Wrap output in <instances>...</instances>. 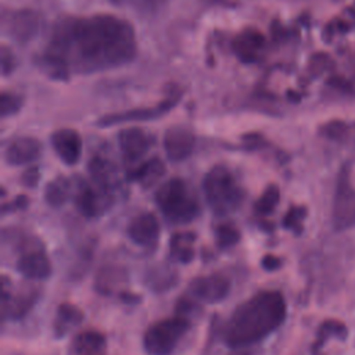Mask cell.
I'll list each match as a JSON object with an SVG mask.
<instances>
[{
	"label": "cell",
	"instance_id": "6da1fadb",
	"mask_svg": "<svg viewBox=\"0 0 355 355\" xmlns=\"http://www.w3.org/2000/svg\"><path fill=\"white\" fill-rule=\"evenodd\" d=\"M136 51L135 29L126 19L111 14L64 17L53 26L37 65L53 79H68L122 67Z\"/></svg>",
	"mask_w": 355,
	"mask_h": 355
},
{
	"label": "cell",
	"instance_id": "7a4b0ae2",
	"mask_svg": "<svg viewBox=\"0 0 355 355\" xmlns=\"http://www.w3.org/2000/svg\"><path fill=\"white\" fill-rule=\"evenodd\" d=\"M286 313V301L279 291H259L233 311L223 329V341L234 349L258 343L284 322Z\"/></svg>",
	"mask_w": 355,
	"mask_h": 355
},
{
	"label": "cell",
	"instance_id": "3957f363",
	"mask_svg": "<svg viewBox=\"0 0 355 355\" xmlns=\"http://www.w3.org/2000/svg\"><path fill=\"white\" fill-rule=\"evenodd\" d=\"M202 189L209 208L216 215H227L236 211L244 198L243 189L225 165H215L209 169L204 178Z\"/></svg>",
	"mask_w": 355,
	"mask_h": 355
},
{
	"label": "cell",
	"instance_id": "277c9868",
	"mask_svg": "<svg viewBox=\"0 0 355 355\" xmlns=\"http://www.w3.org/2000/svg\"><path fill=\"white\" fill-rule=\"evenodd\" d=\"M155 201L164 216L178 225L189 223L198 215V202L189 190L184 180L173 178L162 183L157 193Z\"/></svg>",
	"mask_w": 355,
	"mask_h": 355
},
{
	"label": "cell",
	"instance_id": "5b68a950",
	"mask_svg": "<svg viewBox=\"0 0 355 355\" xmlns=\"http://www.w3.org/2000/svg\"><path fill=\"white\" fill-rule=\"evenodd\" d=\"M190 322L183 315L161 319L151 324L143 337L144 349L150 355H169L187 333Z\"/></svg>",
	"mask_w": 355,
	"mask_h": 355
},
{
	"label": "cell",
	"instance_id": "8992f818",
	"mask_svg": "<svg viewBox=\"0 0 355 355\" xmlns=\"http://www.w3.org/2000/svg\"><path fill=\"white\" fill-rule=\"evenodd\" d=\"M333 225L336 229L355 226V189L345 169H343L337 178L333 201Z\"/></svg>",
	"mask_w": 355,
	"mask_h": 355
},
{
	"label": "cell",
	"instance_id": "52a82bcc",
	"mask_svg": "<svg viewBox=\"0 0 355 355\" xmlns=\"http://www.w3.org/2000/svg\"><path fill=\"white\" fill-rule=\"evenodd\" d=\"M229 290L230 282L226 276L220 273L198 276L189 286L190 295L207 304H215L222 301L229 294Z\"/></svg>",
	"mask_w": 355,
	"mask_h": 355
},
{
	"label": "cell",
	"instance_id": "ba28073f",
	"mask_svg": "<svg viewBox=\"0 0 355 355\" xmlns=\"http://www.w3.org/2000/svg\"><path fill=\"white\" fill-rule=\"evenodd\" d=\"M179 101V96H168L164 98L161 103L153 107H144V108H136V110H129L125 112H118V114H110L104 115L103 118L98 119L100 126H111L122 122H129V121H147V119H154L159 118L165 112H168L173 105Z\"/></svg>",
	"mask_w": 355,
	"mask_h": 355
},
{
	"label": "cell",
	"instance_id": "9c48e42d",
	"mask_svg": "<svg viewBox=\"0 0 355 355\" xmlns=\"http://www.w3.org/2000/svg\"><path fill=\"white\" fill-rule=\"evenodd\" d=\"M126 232L135 244L144 248H153L159 237V223L154 214L141 212L130 219Z\"/></svg>",
	"mask_w": 355,
	"mask_h": 355
},
{
	"label": "cell",
	"instance_id": "30bf717a",
	"mask_svg": "<svg viewBox=\"0 0 355 355\" xmlns=\"http://www.w3.org/2000/svg\"><path fill=\"white\" fill-rule=\"evenodd\" d=\"M4 28L17 42L24 43L31 40L39 31L40 17L31 10H19L10 12L8 18H4Z\"/></svg>",
	"mask_w": 355,
	"mask_h": 355
},
{
	"label": "cell",
	"instance_id": "8fae6325",
	"mask_svg": "<svg viewBox=\"0 0 355 355\" xmlns=\"http://www.w3.org/2000/svg\"><path fill=\"white\" fill-rule=\"evenodd\" d=\"M196 137L193 132L184 126H172L165 132L164 147L166 157L176 162L186 159L194 148Z\"/></svg>",
	"mask_w": 355,
	"mask_h": 355
},
{
	"label": "cell",
	"instance_id": "7c38bea8",
	"mask_svg": "<svg viewBox=\"0 0 355 355\" xmlns=\"http://www.w3.org/2000/svg\"><path fill=\"white\" fill-rule=\"evenodd\" d=\"M51 146L58 158L67 165H75L82 155V139L69 128H62L51 135Z\"/></svg>",
	"mask_w": 355,
	"mask_h": 355
},
{
	"label": "cell",
	"instance_id": "4fadbf2b",
	"mask_svg": "<svg viewBox=\"0 0 355 355\" xmlns=\"http://www.w3.org/2000/svg\"><path fill=\"white\" fill-rule=\"evenodd\" d=\"M153 140L140 128H126L118 133V144L123 158L129 162L139 161L150 148Z\"/></svg>",
	"mask_w": 355,
	"mask_h": 355
},
{
	"label": "cell",
	"instance_id": "5bb4252c",
	"mask_svg": "<svg viewBox=\"0 0 355 355\" xmlns=\"http://www.w3.org/2000/svg\"><path fill=\"white\" fill-rule=\"evenodd\" d=\"M110 189L85 186L76 194V207L86 218H93L101 214L110 204Z\"/></svg>",
	"mask_w": 355,
	"mask_h": 355
},
{
	"label": "cell",
	"instance_id": "9a60e30c",
	"mask_svg": "<svg viewBox=\"0 0 355 355\" xmlns=\"http://www.w3.org/2000/svg\"><path fill=\"white\" fill-rule=\"evenodd\" d=\"M40 153L42 144L37 139L22 136L10 141L4 151V158L10 165H24L37 159Z\"/></svg>",
	"mask_w": 355,
	"mask_h": 355
},
{
	"label": "cell",
	"instance_id": "2e32d148",
	"mask_svg": "<svg viewBox=\"0 0 355 355\" xmlns=\"http://www.w3.org/2000/svg\"><path fill=\"white\" fill-rule=\"evenodd\" d=\"M17 269L21 275L32 280H43L51 273V263L47 255L40 250L24 252L17 261Z\"/></svg>",
	"mask_w": 355,
	"mask_h": 355
},
{
	"label": "cell",
	"instance_id": "e0dca14e",
	"mask_svg": "<svg viewBox=\"0 0 355 355\" xmlns=\"http://www.w3.org/2000/svg\"><path fill=\"white\" fill-rule=\"evenodd\" d=\"M39 291L35 287H22L14 295L3 290V316L18 319L24 316L35 304Z\"/></svg>",
	"mask_w": 355,
	"mask_h": 355
},
{
	"label": "cell",
	"instance_id": "ac0fdd59",
	"mask_svg": "<svg viewBox=\"0 0 355 355\" xmlns=\"http://www.w3.org/2000/svg\"><path fill=\"white\" fill-rule=\"evenodd\" d=\"M263 36L255 29H245L233 39V51L243 62H254L263 47Z\"/></svg>",
	"mask_w": 355,
	"mask_h": 355
},
{
	"label": "cell",
	"instance_id": "d6986e66",
	"mask_svg": "<svg viewBox=\"0 0 355 355\" xmlns=\"http://www.w3.org/2000/svg\"><path fill=\"white\" fill-rule=\"evenodd\" d=\"M164 175H165L164 162L159 158L154 157L144 161L143 164L133 168L132 171H129L128 179L137 182L144 189H148L154 186Z\"/></svg>",
	"mask_w": 355,
	"mask_h": 355
},
{
	"label": "cell",
	"instance_id": "ffe728a7",
	"mask_svg": "<svg viewBox=\"0 0 355 355\" xmlns=\"http://www.w3.org/2000/svg\"><path fill=\"white\" fill-rule=\"evenodd\" d=\"M105 347L104 336L94 330L79 333L72 341V349L78 355H98Z\"/></svg>",
	"mask_w": 355,
	"mask_h": 355
},
{
	"label": "cell",
	"instance_id": "44dd1931",
	"mask_svg": "<svg viewBox=\"0 0 355 355\" xmlns=\"http://www.w3.org/2000/svg\"><path fill=\"white\" fill-rule=\"evenodd\" d=\"M196 240V236L189 232L183 233H175L171 237V255L180 261V262H190L194 257V250H193V243Z\"/></svg>",
	"mask_w": 355,
	"mask_h": 355
},
{
	"label": "cell",
	"instance_id": "7402d4cb",
	"mask_svg": "<svg viewBox=\"0 0 355 355\" xmlns=\"http://www.w3.org/2000/svg\"><path fill=\"white\" fill-rule=\"evenodd\" d=\"M89 169L96 184L111 190V183L115 178V168L112 162L103 157H94L89 164Z\"/></svg>",
	"mask_w": 355,
	"mask_h": 355
},
{
	"label": "cell",
	"instance_id": "603a6c76",
	"mask_svg": "<svg viewBox=\"0 0 355 355\" xmlns=\"http://www.w3.org/2000/svg\"><path fill=\"white\" fill-rule=\"evenodd\" d=\"M69 194V183L64 178H57L46 186L44 197L51 207H61Z\"/></svg>",
	"mask_w": 355,
	"mask_h": 355
},
{
	"label": "cell",
	"instance_id": "cb8c5ba5",
	"mask_svg": "<svg viewBox=\"0 0 355 355\" xmlns=\"http://www.w3.org/2000/svg\"><path fill=\"white\" fill-rule=\"evenodd\" d=\"M57 330L61 329L60 334H64L71 326L80 323V320L83 319V315L80 312L79 308L73 306L72 304H61L57 312Z\"/></svg>",
	"mask_w": 355,
	"mask_h": 355
},
{
	"label": "cell",
	"instance_id": "d4e9b609",
	"mask_svg": "<svg viewBox=\"0 0 355 355\" xmlns=\"http://www.w3.org/2000/svg\"><path fill=\"white\" fill-rule=\"evenodd\" d=\"M279 200H280L279 187L276 184H269L255 202L257 214L269 215L270 212H273V209L279 204Z\"/></svg>",
	"mask_w": 355,
	"mask_h": 355
},
{
	"label": "cell",
	"instance_id": "484cf974",
	"mask_svg": "<svg viewBox=\"0 0 355 355\" xmlns=\"http://www.w3.org/2000/svg\"><path fill=\"white\" fill-rule=\"evenodd\" d=\"M215 241L219 248L226 250L229 247L236 245L240 241V232L233 225H219L215 230Z\"/></svg>",
	"mask_w": 355,
	"mask_h": 355
},
{
	"label": "cell",
	"instance_id": "4316f807",
	"mask_svg": "<svg viewBox=\"0 0 355 355\" xmlns=\"http://www.w3.org/2000/svg\"><path fill=\"white\" fill-rule=\"evenodd\" d=\"M22 107V97L11 93V92H3L0 97V114L3 118L17 114Z\"/></svg>",
	"mask_w": 355,
	"mask_h": 355
},
{
	"label": "cell",
	"instance_id": "83f0119b",
	"mask_svg": "<svg viewBox=\"0 0 355 355\" xmlns=\"http://www.w3.org/2000/svg\"><path fill=\"white\" fill-rule=\"evenodd\" d=\"M330 336H336L340 338H344L347 336V327L345 324H343L338 320L330 319L326 320L320 329H319V334H318V344H322L326 338H329Z\"/></svg>",
	"mask_w": 355,
	"mask_h": 355
},
{
	"label": "cell",
	"instance_id": "f1b7e54d",
	"mask_svg": "<svg viewBox=\"0 0 355 355\" xmlns=\"http://www.w3.org/2000/svg\"><path fill=\"white\" fill-rule=\"evenodd\" d=\"M305 214H306V211H305L304 207H291L287 211V214H286V216L283 219L284 227L293 229V230H295L298 233L301 230V227H302L301 222L305 218Z\"/></svg>",
	"mask_w": 355,
	"mask_h": 355
},
{
	"label": "cell",
	"instance_id": "f546056e",
	"mask_svg": "<svg viewBox=\"0 0 355 355\" xmlns=\"http://www.w3.org/2000/svg\"><path fill=\"white\" fill-rule=\"evenodd\" d=\"M0 65H1L3 76H7L8 73H11L17 67L15 57L6 44H1V49H0Z\"/></svg>",
	"mask_w": 355,
	"mask_h": 355
},
{
	"label": "cell",
	"instance_id": "4dcf8cb0",
	"mask_svg": "<svg viewBox=\"0 0 355 355\" xmlns=\"http://www.w3.org/2000/svg\"><path fill=\"white\" fill-rule=\"evenodd\" d=\"M345 130V126L344 123L341 122H333V123H329L326 128H324V133L329 136V137H333V139H337V137H341L343 133Z\"/></svg>",
	"mask_w": 355,
	"mask_h": 355
},
{
	"label": "cell",
	"instance_id": "1f68e13d",
	"mask_svg": "<svg viewBox=\"0 0 355 355\" xmlns=\"http://www.w3.org/2000/svg\"><path fill=\"white\" fill-rule=\"evenodd\" d=\"M22 180H24V184L28 186V187H35L37 180H39V171L36 166H32L29 168L24 176H22Z\"/></svg>",
	"mask_w": 355,
	"mask_h": 355
},
{
	"label": "cell",
	"instance_id": "d6a6232c",
	"mask_svg": "<svg viewBox=\"0 0 355 355\" xmlns=\"http://www.w3.org/2000/svg\"><path fill=\"white\" fill-rule=\"evenodd\" d=\"M262 266L266 270H275V269H277L280 266V259L277 257H275V255L268 254V255H265L262 258Z\"/></svg>",
	"mask_w": 355,
	"mask_h": 355
},
{
	"label": "cell",
	"instance_id": "836d02e7",
	"mask_svg": "<svg viewBox=\"0 0 355 355\" xmlns=\"http://www.w3.org/2000/svg\"><path fill=\"white\" fill-rule=\"evenodd\" d=\"M111 3L116 6H143L147 3H154L155 0H110Z\"/></svg>",
	"mask_w": 355,
	"mask_h": 355
},
{
	"label": "cell",
	"instance_id": "e575fe53",
	"mask_svg": "<svg viewBox=\"0 0 355 355\" xmlns=\"http://www.w3.org/2000/svg\"><path fill=\"white\" fill-rule=\"evenodd\" d=\"M230 355H250L247 351H237V352H233Z\"/></svg>",
	"mask_w": 355,
	"mask_h": 355
}]
</instances>
